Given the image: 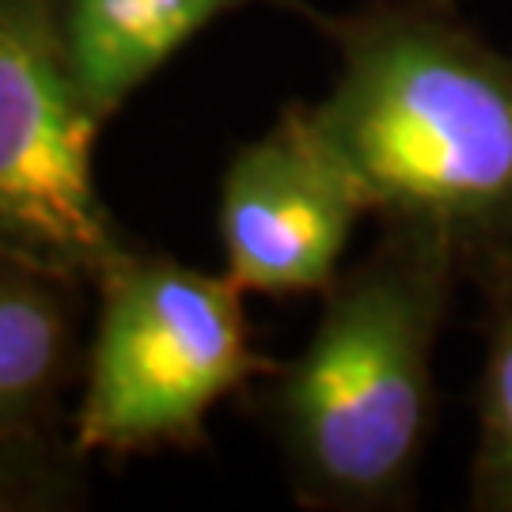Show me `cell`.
Returning a JSON list of instances; mask_svg holds the SVG:
<instances>
[{
	"label": "cell",
	"instance_id": "cell-5",
	"mask_svg": "<svg viewBox=\"0 0 512 512\" xmlns=\"http://www.w3.org/2000/svg\"><path fill=\"white\" fill-rule=\"evenodd\" d=\"M368 202L319 137L308 107H289L224 167L217 232L224 274L243 293H327Z\"/></svg>",
	"mask_w": 512,
	"mask_h": 512
},
{
	"label": "cell",
	"instance_id": "cell-4",
	"mask_svg": "<svg viewBox=\"0 0 512 512\" xmlns=\"http://www.w3.org/2000/svg\"><path fill=\"white\" fill-rule=\"evenodd\" d=\"M99 122L50 0H0V255L65 285L126 255L92 175Z\"/></svg>",
	"mask_w": 512,
	"mask_h": 512
},
{
	"label": "cell",
	"instance_id": "cell-6",
	"mask_svg": "<svg viewBox=\"0 0 512 512\" xmlns=\"http://www.w3.org/2000/svg\"><path fill=\"white\" fill-rule=\"evenodd\" d=\"M255 4L308 12L304 0H50L61 54L99 118H110L198 31Z\"/></svg>",
	"mask_w": 512,
	"mask_h": 512
},
{
	"label": "cell",
	"instance_id": "cell-1",
	"mask_svg": "<svg viewBox=\"0 0 512 512\" xmlns=\"http://www.w3.org/2000/svg\"><path fill=\"white\" fill-rule=\"evenodd\" d=\"M319 23L338 76L311 122L368 213L440 232L486 293L512 281V57L448 0H372Z\"/></svg>",
	"mask_w": 512,
	"mask_h": 512
},
{
	"label": "cell",
	"instance_id": "cell-8",
	"mask_svg": "<svg viewBox=\"0 0 512 512\" xmlns=\"http://www.w3.org/2000/svg\"><path fill=\"white\" fill-rule=\"evenodd\" d=\"M486 357L478 376L471 509L512 512V281L490 289Z\"/></svg>",
	"mask_w": 512,
	"mask_h": 512
},
{
	"label": "cell",
	"instance_id": "cell-9",
	"mask_svg": "<svg viewBox=\"0 0 512 512\" xmlns=\"http://www.w3.org/2000/svg\"><path fill=\"white\" fill-rule=\"evenodd\" d=\"M19 437L23 433H0V512L46 509L61 494L54 463L27 452Z\"/></svg>",
	"mask_w": 512,
	"mask_h": 512
},
{
	"label": "cell",
	"instance_id": "cell-10",
	"mask_svg": "<svg viewBox=\"0 0 512 512\" xmlns=\"http://www.w3.org/2000/svg\"><path fill=\"white\" fill-rule=\"evenodd\" d=\"M448 4H459V0H448Z\"/></svg>",
	"mask_w": 512,
	"mask_h": 512
},
{
	"label": "cell",
	"instance_id": "cell-7",
	"mask_svg": "<svg viewBox=\"0 0 512 512\" xmlns=\"http://www.w3.org/2000/svg\"><path fill=\"white\" fill-rule=\"evenodd\" d=\"M65 281L0 255V433H27L69 361Z\"/></svg>",
	"mask_w": 512,
	"mask_h": 512
},
{
	"label": "cell",
	"instance_id": "cell-2",
	"mask_svg": "<svg viewBox=\"0 0 512 512\" xmlns=\"http://www.w3.org/2000/svg\"><path fill=\"white\" fill-rule=\"evenodd\" d=\"M463 262L433 228L384 220L289 368L266 414L304 505L384 512L414 505L437 414V346Z\"/></svg>",
	"mask_w": 512,
	"mask_h": 512
},
{
	"label": "cell",
	"instance_id": "cell-3",
	"mask_svg": "<svg viewBox=\"0 0 512 512\" xmlns=\"http://www.w3.org/2000/svg\"><path fill=\"white\" fill-rule=\"evenodd\" d=\"M95 285L99 319L76 418L84 448H198L217 403L274 372L251 346L243 289L228 274L126 251Z\"/></svg>",
	"mask_w": 512,
	"mask_h": 512
}]
</instances>
